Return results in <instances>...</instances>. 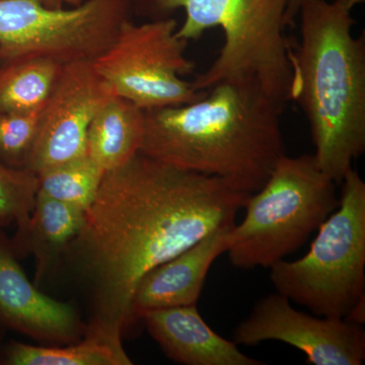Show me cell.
Here are the masks:
<instances>
[{
    "label": "cell",
    "mask_w": 365,
    "mask_h": 365,
    "mask_svg": "<svg viewBox=\"0 0 365 365\" xmlns=\"http://www.w3.org/2000/svg\"><path fill=\"white\" fill-rule=\"evenodd\" d=\"M307 0H287V11L284 14V26H292L294 25L295 20L299 16L300 6Z\"/></svg>",
    "instance_id": "cell-21"
},
{
    "label": "cell",
    "mask_w": 365,
    "mask_h": 365,
    "mask_svg": "<svg viewBox=\"0 0 365 365\" xmlns=\"http://www.w3.org/2000/svg\"><path fill=\"white\" fill-rule=\"evenodd\" d=\"M0 364L6 365H131L122 334L88 323L83 338L59 346L13 342L4 348Z\"/></svg>",
    "instance_id": "cell-16"
},
{
    "label": "cell",
    "mask_w": 365,
    "mask_h": 365,
    "mask_svg": "<svg viewBox=\"0 0 365 365\" xmlns=\"http://www.w3.org/2000/svg\"><path fill=\"white\" fill-rule=\"evenodd\" d=\"M237 345L255 346L275 340L294 346L314 365H360L365 359V332L347 319L314 317L297 311L284 295L257 302L248 318L235 328Z\"/></svg>",
    "instance_id": "cell-9"
},
{
    "label": "cell",
    "mask_w": 365,
    "mask_h": 365,
    "mask_svg": "<svg viewBox=\"0 0 365 365\" xmlns=\"http://www.w3.org/2000/svg\"><path fill=\"white\" fill-rule=\"evenodd\" d=\"M46 6L53 9H61V7H76L90 1V0H41Z\"/></svg>",
    "instance_id": "cell-22"
},
{
    "label": "cell",
    "mask_w": 365,
    "mask_h": 365,
    "mask_svg": "<svg viewBox=\"0 0 365 365\" xmlns=\"http://www.w3.org/2000/svg\"><path fill=\"white\" fill-rule=\"evenodd\" d=\"M105 172L88 155L37 174L38 192L86 211L95 200Z\"/></svg>",
    "instance_id": "cell-18"
},
{
    "label": "cell",
    "mask_w": 365,
    "mask_h": 365,
    "mask_svg": "<svg viewBox=\"0 0 365 365\" xmlns=\"http://www.w3.org/2000/svg\"><path fill=\"white\" fill-rule=\"evenodd\" d=\"M37 193V175L0 163V228L14 223L16 232L13 239L26 232Z\"/></svg>",
    "instance_id": "cell-19"
},
{
    "label": "cell",
    "mask_w": 365,
    "mask_h": 365,
    "mask_svg": "<svg viewBox=\"0 0 365 365\" xmlns=\"http://www.w3.org/2000/svg\"><path fill=\"white\" fill-rule=\"evenodd\" d=\"M232 225L213 230L144 274L132 297L133 319L153 309L197 306L209 269L220 255L227 253V235Z\"/></svg>",
    "instance_id": "cell-12"
},
{
    "label": "cell",
    "mask_w": 365,
    "mask_h": 365,
    "mask_svg": "<svg viewBox=\"0 0 365 365\" xmlns=\"http://www.w3.org/2000/svg\"><path fill=\"white\" fill-rule=\"evenodd\" d=\"M178 23L160 18L144 24L125 21L116 38L93 60V68L119 97L143 111L190 104L207 91H196L184 76L195 64L186 56L189 41L177 36Z\"/></svg>",
    "instance_id": "cell-8"
},
{
    "label": "cell",
    "mask_w": 365,
    "mask_h": 365,
    "mask_svg": "<svg viewBox=\"0 0 365 365\" xmlns=\"http://www.w3.org/2000/svg\"><path fill=\"white\" fill-rule=\"evenodd\" d=\"M62 64L29 59L0 64V112L40 111L58 78Z\"/></svg>",
    "instance_id": "cell-17"
},
{
    "label": "cell",
    "mask_w": 365,
    "mask_h": 365,
    "mask_svg": "<svg viewBox=\"0 0 365 365\" xmlns=\"http://www.w3.org/2000/svg\"><path fill=\"white\" fill-rule=\"evenodd\" d=\"M145 1L163 16L184 9L186 19L177 30L182 39L197 40L210 29H222L225 42L220 55L192 81L196 91H207L223 81L254 78L282 107L292 101V44L284 35L287 0Z\"/></svg>",
    "instance_id": "cell-4"
},
{
    "label": "cell",
    "mask_w": 365,
    "mask_h": 365,
    "mask_svg": "<svg viewBox=\"0 0 365 365\" xmlns=\"http://www.w3.org/2000/svg\"><path fill=\"white\" fill-rule=\"evenodd\" d=\"M339 204L336 182L314 155H282L265 185L247 198L242 222L228 232L230 263L270 268L302 248Z\"/></svg>",
    "instance_id": "cell-5"
},
{
    "label": "cell",
    "mask_w": 365,
    "mask_h": 365,
    "mask_svg": "<svg viewBox=\"0 0 365 365\" xmlns=\"http://www.w3.org/2000/svg\"><path fill=\"white\" fill-rule=\"evenodd\" d=\"M336 1L339 2V4H342L346 9L351 11L353 7L356 6V4H362L364 0H336Z\"/></svg>",
    "instance_id": "cell-23"
},
{
    "label": "cell",
    "mask_w": 365,
    "mask_h": 365,
    "mask_svg": "<svg viewBox=\"0 0 365 365\" xmlns=\"http://www.w3.org/2000/svg\"><path fill=\"white\" fill-rule=\"evenodd\" d=\"M300 39L289 51L290 97L306 114L317 163L336 184L365 150V36L334 0L300 6Z\"/></svg>",
    "instance_id": "cell-3"
},
{
    "label": "cell",
    "mask_w": 365,
    "mask_h": 365,
    "mask_svg": "<svg viewBox=\"0 0 365 365\" xmlns=\"http://www.w3.org/2000/svg\"><path fill=\"white\" fill-rule=\"evenodd\" d=\"M144 123L143 110L115 93L91 122L86 155L105 173L122 167L140 150Z\"/></svg>",
    "instance_id": "cell-15"
},
{
    "label": "cell",
    "mask_w": 365,
    "mask_h": 365,
    "mask_svg": "<svg viewBox=\"0 0 365 365\" xmlns=\"http://www.w3.org/2000/svg\"><path fill=\"white\" fill-rule=\"evenodd\" d=\"M42 110L0 112V163L16 169H26L37 137Z\"/></svg>",
    "instance_id": "cell-20"
},
{
    "label": "cell",
    "mask_w": 365,
    "mask_h": 365,
    "mask_svg": "<svg viewBox=\"0 0 365 365\" xmlns=\"http://www.w3.org/2000/svg\"><path fill=\"white\" fill-rule=\"evenodd\" d=\"M86 211L38 192L28 227L11 239L16 256L33 255L37 282L63 259L67 248L83 227Z\"/></svg>",
    "instance_id": "cell-14"
},
{
    "label": "cell",
    "mask_w": 365,
    "mask_h": 365,
    "mask_svg": "<svg viewBox=\"0 0 365 365\" xmlns=\"http://www.w3.org/2000/svg\"><path fill=\"white\" fill-rule=\"evenodd\" d=\"M250 195L141 153L106 172L63 257L90 294V324L123 333L144 274L235 225Z\"/></svg>",
    "instance_id": "cell-1"
},
{
    "label": "cell",
    "mask_w": 365,
    "mask_h": 365,
    "mask_svg": "<svg viewBox=\"0 0 365 365\" xmlns=\"http://www.w3.org/2000/svg\"><path fill=\"white\" fill-rule=\"evenodd\" d=\"M113 95L112 86L96 71L91 60L63 64L41 113L39 129L26 169L37 175L85 157L91 122Z\"/></svg>",
    "instance_id": "cell-10"
},
{
    "label": "cell",
    "mask_w": 365,
    "mask_h": 365,
    "mask_svg": "<svg viewBox=\"0 0 365 365\" xmlns=\"http://www.w3.org/2000/svg\"><path fill=\"white\" fill-rule=\"evenodd\" d=\"M337 211L319 227L299 260L270 267L276 292L312 313L346 319L365 299V182L350 170L343 179Z\"/></svg>",
    "instance_id": "cell-6"
},
{
    "label": "cell",
    "mask_w": 365,
    "mask_h": 365,
    "mask_svg": "<svg viewBox=\"0 0 365 365\" xmlns=\"http://www.w3.org/2000/svg\"><path fill=\"white\" fill-rule=\"evenodd\" d=\"M135 0H90L53 9L41 0H0V64L97 58L129 20Z\"/></svg>",
    "instance_id": "cell-7"
},
{
    "label": "cell",
    "mask_w": 365,
    "mask_h": 365,
    "mask_svg": "<svg viewBox=\"0 0 365 365\" xmlns=\"http://www.w3.org/2000/svg\"><path fill=\"white\" fill-rule=\"evenodd\" d=\"M0 228V326L51 345L81 339L86 326L76 307L35 287Z\"/></svg>",
    "instance_id": "cell-11"
},
{
    "label": "cell",
    "mask_w": 365,
    "mask_h": 365,
    "mask_svg": "<svg viewBox=\"0 0 365 365\" xmlns=\"http://www.w3.org/2000/svg\"><path fill=\"white\" fill-rule=\"evenodd\" d=\"M283 109L256 79L220 81L195 102L144 111L139 153L253 194L285 155Z\"/></svg>",
    "instance_id": "cell-2"
},
{
    "label": "cell",
    "mask_w": 365,
    "mask_h": 365,
    "mask_svg": "<svg viewBox=\"0 0 365 365\" xmlns=\"http://www.w3.org/2000/svg\"><path fill=\"white\" fill-rule=\"evenodd\" d=\"M153 340L170 360L185 365H263L247 356L234 341L218 335L197 306L153 309L139 314Z\"/></svg>",
    "instance_id": "cell-13"
}]
</instances>
